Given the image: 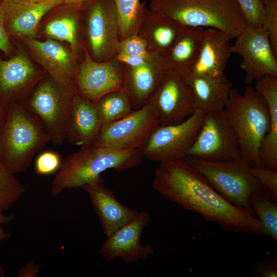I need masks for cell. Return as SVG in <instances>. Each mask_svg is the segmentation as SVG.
I'll list each match as a JSON object with an SVG mask.
<instances>
[{"mask_svg": "<svg viewBox=\"0 0 277 277\" xmlns=\"http://www.w3.org/2000/svg\"><path fill=\"white\" fill-rule=\"evenodd\" d=\"M7 106L0 103V129L3 126L7 114Z\"/></svg>", "mask_w": 277, "mask_h": 277, "instance_id": "b9f144b4", "label": "cell"}, {"mask_svg": "<svg viewBox=\"0 0 277 277\" xmlns=\"http://www.w3.org/2000/svg\"><path fill=\"white\" fill-rule=\"evenodd\" d=\"M148 8L181 27L214 28L230 39L249 27L236 0H149Z\"/></svg>", "mask_w": 277, "mask_h": 277, "instance_id": "3957f363", "label": "cell"}, {"mask_svg": "<svg viewBox=\"0 0 277 277\" xmlns=\"http://www.w3.org/2000/svg\"><path fill=\"white\" fill-rule=\"evenodd\" d=\"M90 1L91 0H63V3L68 5L83 7L84 5Z\"/></svg>", "mask_w": 277, "mask_h": 277, "instance_id": "60d3db41", "label": "cell"}, {"mask_svg": "<svg viewBox=\"0 0 277 277\" xmlns=\"http://www.w3.org/2000/svg\"><path fill=\"white\" fill-rule=\"evenodd\" d=\"M5 276V272L3 268L0 265V277H3Z\"/></svg>", "mask_w": 277, "mask_h": 277, "instance_id": "bcb514c9", "label": "cell"}, {"mask_svg": "<svg viewBox=\"0 0 277 277\" xmlns=\"http://www.w3.org/2000/svg\"><path fill=\"white\" fill-rule=\"evenodd\" d=\"M254 88L267 103L271 123L261 143L260 156L264 166L277 171V77L265 76L255 81Z\"/></svg>", "mask_w": 277, "mask_h": 277, "instance_id": "4316f807", "label": "cell"}, {"mask_svg": "<svg viewBox=\"0 0 277 277\" xmlns=\"http://www.w3.org/2000/svg\"><path fill=\"white\" fill-rule=\"evenodd\" d=\"M52 10V18L45 27L46 35L68 43L78 56L81 53L84 55L83 7L62 3Z\"/></svg>", "mask_w": 277, "mask_h": 277, "instance_id": "44dd1931", "label": "cell"}, {"mask_svg": "<svg viewBox=\"0 0 277 277\" xmlns=\"http://www.w3.org/2000/svg\"><path fill=\"white\" fill-rule=\"evenodd\" d=\"M25 192V188L15 174L0 163V209L4 211L12 208Z\"/></svg>", "mask_w": 277, "mask_h": 277, "instance_id": "4dcf8cb0", "label": "cell"}, {"mask_svg": "<svg viewBox=\"0 0 277 277\" xmlns=\"http://www.w3.org/2000/svg\"><path fill=\"white\" fill-rule=\"evenodd\" d=\"M117 53L132 56H147L150 54L146 41L138 34L128 36L120 41Z\"/></svg>", "mask_w": 277, "mask_h": 277, "instance_id": "d590c367", "label": "cell"}, {"mask_svg": "<svg viewBox=\"0 0 277 277\" xmlns=\"http://www.w3.org/2000/svg\"><path fill=\"white\" fill-rule=\"evenodd\" d=\"M82 188L89 195L106 238L134 219L138 213L120 202L114 192L105 186L102 176Z\"/></svg>", "mask_w": 277, "mask_h": 277, "instance_id": "ac0fdd59", "label": "cell"}, {"mask_svg": "<svg viewBox=\"0 0 277 277\" xmlns=\"http://www.w3.org/2000/svg\"><path fill=\"white\" fill-rule=\"evenodd\" d=\"M206 113L195 110L182 123L159 125L142 150L144 157L152 161L184 159L203 124Z\"/></svg>", "mask_w": 277, "mask_h": 277, "instance_id": "8fae6325", "label": "cell"}, {"mask_svg": "<svg viewBox=\"0 0 277 277\" xmlns=\"http://www.w3.org/2000/svg\"><path fill=\"white\" fill-rule=\"evenodd\" d=\"M142 1H143V0H142ZM143 1H145V0H143Z\"/></svg>", "mask_w": 277, "mask_h": 277, "instance_id": "7dc6e473", "label": "cell"}, {"mask_svg": "<svg viewBox=\"0 0 277 277\" xmlns=\"http://www.w3.org/2000/svg\"><path fill=\"white\" fill-rule=\"evenodd\" d=\"M52 0H30V2L34 3V4H40L49 2Z\"/></svg>", "mask_w": 277, "mask_h": 277, "instance_id": "ee69618b", "label": "cell"}, {"mask_svg": "<svg viewBox=\"0 0 277 277\" xmlns=\"http://www.w3.org/2000/svg\"><path fill=\"white\" fill-rule=\"evenodd\" d=\"M150 53L147 56H132L122 54H116L114 58L122 64L135 66L144 64L148 59Z\"/></svg>", "mask_w": 277, "mask_h": 277, "instance_id": "f35d334b", "label": "cell"}, {"mask_svg": "<svg viewBox=\"0 0 277 277\" xmlns=\"http://www.w3.org/2000/svg\"><path fill=\"white\" fill-rule=\"evenodd\" d=\"M61 163L62 160L57 153L50 150L45 151L36 158L35 170L38 174H51L58 170Z\"/></svg>", "mask_w": 277, "mask_h": 277, "instance_id": "e575fe53", "label": "cell"}, {"mask_svg": "<svg viewBox=\"0 0 277 277\" xmlns=\"http://www.w3.org/2000/svg\"><path fill=\"white\" fill-rule=\"evenodd\" d=\"M253 275L254 276L259 277H276L277 262L276 260H266L259 262L253 271Z\"/></svg>", "mask_w": 277, "mask_h": 277, "instance_id": "74e56055", "label": "cell"}, {"mask_svg": "<svg viewBox=\"0 0 277 277\" xmlns=\"http://www.w3.org/2000/svg\"><path fill=\"white\" fill-rule=\"evenodd\" d=\"M264 9L261 27L268 34L272 48L277 55V0H263Z\"/></svg>", "mask_w": 277, "mask_h": 277, "instance_id": "1f68e13d", "label": "cell"}, {"mask_svg": "<svg viewBox=\"0 0 277 277\" xmlns=\"http://www.w3.org/2000/svg\"><path fill=\"white\" fill-rule=\"evenodd\" d=\"M205 28H184L168 53L163 57L168 71L185 75L197 57Z\"/></svg>", "mask_w": 277, "mask_h": 277, "instance_id": "484cf974", "label": "cell"}, {"mask_svg": "<svg viewBox=\"0 0 277 277\" xmlns=\"http://www.w3.org/2000/svg\"><path fill=\"white\" fill-rule=\"evenodd\" d=\"M85 48L97 62L114 57L120 42L114 0H91L83 7Z\"/></svg>", "mask_w": 277, "mask_h": 277, "instance_id": "ba28073f", "label": "cell"}, {"mask_svg": "<svg viewBox=\"0 0 277 277\" xmlns=\"http://www.w3.org/2000/svg\"><path fill=\"white\" fill-rule=\"evenodd\" d=\"M101 127L95 104L76 92L71 104L66 140L80 146L91 144Z\"/></svg>", "mask_w": 277, "mask_h": 277, "instance_id": "603a6c76", "label": "cell"}, {"mask_svg": "<svg viewBox=\"0 0 277 277\" xmlns=\"http://www.w3.org/2000/svg\"><path fill=\"white\" fill-rule=\"evenodd\" d=\"M186 156L209 162H223L241 157L236 137L224 108L206 113Z\"/></svg>", "mask_w": 277, "mask_h": 277, "instance_id": "30bf717a", "label": "cell"}, {"mask_svg": "<svg viewBox=\"0 0 277 277\" xmlns=\"http://www.w3.org/2000/svg\"><path fill=\"white\" fill-rule=\"evenodd\" d=\"M95 105L102 126L121 119L133 110L128 97L122 89L105 94Z\"/></svg>", "mask_w": 277, "mask_h": 277, "instance_id": "83f0119b", "label": "cell"}, {"mask_svg": "<svg viewBox=\"0 0 277 277\" xmlns=\"http://www.w3.org/2000/svg\"><path fill=\"white\" fill-rule=\"evenodd\" d=\"M183 76L191 91L195 110L206 113L224 108L232 87L225 74L218 77L199 74Z\"/></svg>", "mask_w": 277, "mask_h": 277, "instance_id": "7402d4cb", "label": "cell"}, {"mask_svg": "<svg viewBox=\"0 0 277 277\" xmlns=\"http://www.w3.org/2000/svg\"><path fill=\"white\" fill-rule=\"evenodd\" d=\"M49 134L41 120L24 106H7L0 129V163L14 174L24 171L36 153L49 142Z\"/></svg>", "mask_w": 277, "mask_h": 277, "instance_id": "5b68a950", "label": "cell"}, {"mask_svg": "<svg viewBox=\"0 0 277 277\" xmlns=\"http://www.w3.org/2000/svg\"><path fill=\"white\" fill-rule=\"evenodd\" d=\"M152 187L165 199L199 214L207 222H215L225 230L263 234L253 214L225 200L185 159L160 162Z\"/></svg>", "mask_w": 277, "mask_h": 277, "instance_id": "6da1fadb", "label": "cell"}, {"mask_svg": "<svg viewBox=\"0 0 277 277\" xmlns=\"http://www.w3.org/2000/svg\"><path fill=\"white\" fill-rule=\"evenodd\" d=\"M159 125L155 111L150 103L133 110L126 116L102 126L92 143L121 150L142 151L150 135Z\"/></svg>", "mask_w": 277, "mask_h": 277, "instance_id": "9c48e42d", "label": "cell"}, {"mask_svg": "<svg viewBox=\"0 0 277 277\" xmlns=\"http://www.w3.org/2000/svg\"><path fill=\"white\" fill-rule=\"evenodd\" d=\"M249 27H261L264 9L263 0H236Z\"/></svg>", "mask_w": 277, "mask_h": 277, "instance_id": "836d02e7", "label": "cell"}, {"mask_svg": "<svg viewBox=\"0 0 277 277\" xmlns=\"http://www.w3.org/2000/svg\"><path fill=\"white\" fill-rule=\"evenodd\" d=\"M235 38L231 50L242 57L241 67L245 72V84L266 75L277 77V55L264 29L247 27Z\"/></svg>", "mask_w": 277, "mask_h": 277, "instance_id": "7c38bea8", "label": "cell"}, {"mask_svg": "<svg viewBox=\"0 0 277 277\" xmlns=\"http://www.w3.org/2000/svg\"><path fill=\"white\" fill-rule=\"evenodd\" d=\"M148 102L159 125L179 124L195 111L189 86L182 74L174 71L168 72Z\"/></svg>", "mask_w": 277, "mask_h": 277, "instance_id": "4fadbf2b", "label": "cell"}, {"mask_svg": "<svg viewBox=\"0 0 277 277\" xmlns=\"http://www.w3.org/2000/svg\"><path fill=\"white\" fill-rule=\"evenodd\" d=\"M144 155L139 150H121L90 144L67 155L51 183V194L65 189L82 188L108 169L126 170L138 166Z\"/></svg>", "mask_w": 277, "mask_h": 277, "instance_id": "7a4b0ae2", "label": "cell"}, {"mask_svg": "<svg viewBox=\"0 0 277 277\" xmlns=\"http://www.w3.org/2000/svg\"><path fill=\"white\" fill-rule=\"evenodd\" d=\"M122 64V90L128 97L132 109H138L148 103L168 70L163 57L152 54L143 64Z\"/></svg>", "mask_w": 277, "mask_h": 277, "instance_id": "2e32d148", "label": "cell"}, {"mask_svg": "<svg viewBox=\"0 0 277 277\" xmlns=\"http://www.w3.org/2000/svg\"><path fill=\"white\" fill-rule=\"evenodd\" d=\"M63 0L18 4L12 2L5 23L8 35L33 38L42 18Z\"/></svg>", "mask_w": 277, "mask_h": 277, "instance_id": "d4e9b609", "label": "cell"}, {"mask_svg": "<svg viewBox=\"0 0 277 277\" xmlns=\"http://www.w3.org/2000/svg\"><path fill=\"white\" fill-rule=\"evenodd\" d=\"M76 92L96 103L105 94L122 89V64L114 57L109 61L94 60L84 48L75 78Z\"/></svg>", "mask_w": 277, "mask_h": 277, "instance_id": "5bb4252c", "label": "cell"}, {"mask_svg": "<svg viewBox=\"0 0 277 277\" xmlns=\"http://www.w3.org/2000/svg\"><path fill=\"white\" fill-rule=\"evenodd\" d=\"M41 75L27 56L20 52L8 60L0 59V103L21 104L26 91Z\"/></svg>", "mask_w": 277, "mask_h": 277, "instance_id": "d6986e66", "label": "cell"}, {"mask_svg": "<svg viewBox=\"0 0 277 277\" xmlns=\"http://www.w3.org/2000/svg\"><path fill=\"white\" fill-rule=\"evenodd\" d=\"M249 203L254 215L261 224L263 234L277 240V204L263 194L254 192Z\"/></svg>", "mask_w": 277, "mask_h": 277, "instance_id": "f546056e", "label": "cell"}, {"mask_svg": "<svg viewBox=\"0 0 277 277\" xmlns=\"http://www.w3.org/2000/svg\"><path fill=\"white\" fill-rule=\"evenodd\" d=\"M120 21V41L137 34L145 9L142 0H114Z\"/></svg>", "mask_w": 277, "mask_h": 277, "instance_id": "f1b7e54d", "label": "cell"}, {"mask_svg": "<svg viewBox=\"0 0 277 277\" xmlns=\"http://www.w3.org/2000/svg\"><path fill=\"white\" fill-rule=\"evenodd\" d=\"M184 28L146 7L137 34L146 41L149 53L164 56Z\"/></svg>", "mask_w": 277, "mask_h": 277, "instance_id": "cb8c5ba5", "label": "cell"}, {"mask_svg": "<svg viewBox=\"0 0 277 277\" xmlns=\"http://www.w3.org/2000/svg\"><path fill=\"white\" fill-rule=\"evenodd\" d=\"M12 3L11 0H0V50L6 54H9L12 49L9 35L5 26V21Z\"/></svg>", "mask_w": 277, "mask_h": 277, "instance_id": "8d00e7d4", "label": "cell"}, {"mask_svg": "<svg viewBox=\"0 0 277 277\" xmlns=\"http://www.w3.org/2000/svg\"><path fill=\"white\" fill-rule=\"evenodd\" d=\"M184 159L225 200L252 214L250 195L257 192L266 196L252 174L251 166L241 157L223 162H209L191 156Z\"/></svg>", "mask_w": 277, "mask_h": 277, "instance_id": "8992f818", "label": "cell"}, {"mask_svg": "<svg viewBox=\"0 0 277 277\" xmlns=\"http://www.w3.org/2000/svg\"><path fill=\"white\" fill-rule=\"evenodd\" d=\"M230 40L217 29H205L196 60L185 75L199 74L218 77L224 75V70L232 53Z\"/></svg>", "mask_w": 277, "mask_h": 277, "instance_id": "ffe728a7", "label": "cell"}, {"mask_svg": "<svg viewBox=\"0 0 277 277\" xmlns=\"http://www.w3.org/2000/svg\"><path fill=\"white\" fill-rule=\"evenodd\" d=\"M251 171L263 188L266 196L277 202V171L265 166H251Z\"/></svg>", "mask_w": 277, "mask_h": 277, "instance_id": "d6a6232c", "label": "cell"}, {"mask_svg": "<svg viewBox=\"0 0 277 277\" xmlns=\"http://www.w3.org/2000/svg\"><path fill=\"white\" fill-rule=\"evenodd\" d=\"M10 237V234L6 232L3 228L0 226V242L9 239Z\"/></svg>", "mask_w": 277, "mask_h": 277, "instance_id": "7bdbcfd3", "label": "cell"}, {"mask_svg": "<svg viewBox=\"0 0 277 277\" xmlns=\"http://www.w3.org/2000/svg\"><path fill=\"white\" fill-rule=\"evenodd\" d=\"M13 3L18 4H25L30 2V0H11Z\"/></svg>", "mask_w": 277, "mask_h": 277, "instance_id": "f6af8a7d", "label": "cell"}, {"mask_svg": "<svg viewBox=\"0 0 277 277\" xmlns=\"http://www.w3.org/2000/svg\"><path fill=\"white\" fill-rule=\"evenodd\" d=\"M149 221L147 212H138L134 219L107 237L100 249L101 256L109 262L116 259L126 263L147 260L154 253L153 248L142 244L141 236Z\"/></svg>", "mask_w": 277, "mask_h": 277, "instance_id": "9a60e30c", "label": "cell"}, {"mask_svg": "<svg viewBox=\"0 0 277 277\" xmlns=\"http://www.w3.org/2000/svg\"><path fill=\"white\" fill-rule=\"evenodd\" d=\"M224 109L236 137L241 157L251 167L264 166L260 148L271 127L265 99L250 85L245 87L243 94L232 87Z\"/></svg>", "mask_w": 277, "mask_h": 277, "instance_id": "277c9868", "label": "cell"}, {"mask_svg": "<svg viewBox=\"0 0 277 277\" xmlns=\"http://www.w3.org/2000/svg\"><path fill=\"white\" fill-rule=\"evenodd\" d=\"M39 267L38 265L29 262L22 267L17 274L18 277H35L39 273Z\"/></svg>", "mask_w": 277, "mask_h": 277, "instance_id": "ab89813d", "label": "cell"}, {"mask_svg": "<svg viewBox=\"0 0 277 277\" xmlns=\"http://www.w3.org/2000/svg\"><path fill=\"white\" fill-rule=\"evenodd\" d=\"M76 93L75 89L65 88L50 77L39 83L21 105L41 120L50 141L61 145L67 138L71 104Z\"/></svg>", "mask_w": 277, "mask_h": 277, "instance_id": "52a82bcc", "label": "cell"}, {"mask_svg": "<svg viewBox=\"0 0 277 277\" xmlns=\"http://www.w3.org/2000/svg\"><path fill=\"white\" fill-rule=\"evenodd\" d=\"M25 39L36 58L56 83L65 88L76 90L78 56L70 48L53 39L42 42L31 37Z\"/></svg>", "mask_w": 277, "mask_h": 277, "instance_id": "e0dca14e", "label": "cell"}]
</instances>
